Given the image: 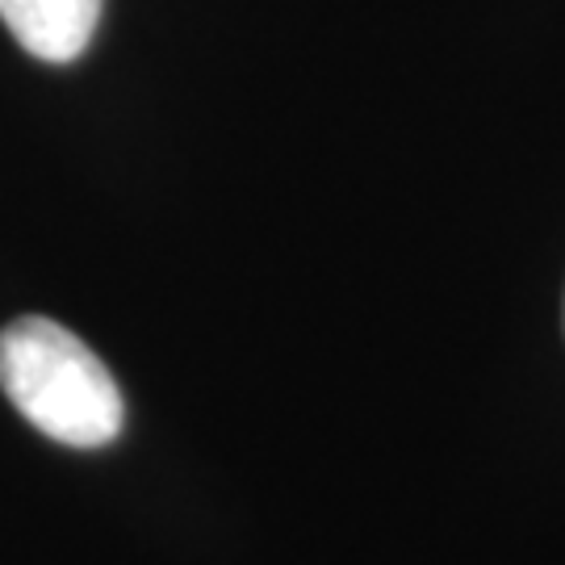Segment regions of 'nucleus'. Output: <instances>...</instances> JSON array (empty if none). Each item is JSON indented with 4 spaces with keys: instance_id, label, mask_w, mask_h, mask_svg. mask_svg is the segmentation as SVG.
Listing matches in <instances>:
<instances>
[{
    "instance_id": "1",
    "label": "nucleus",
    "mask_w": 565,
    "mask_h": 565,
    "mask_svg": "<svg viewBox=\"0 0 565 565\" xmlns=\"http://www.w3.org/2000/svg\"><path fill=\"white\" fill-rule=\"evenodd\" d=\"M0 390L21 419L67 448H105L121 431V394L102 356L67 327L25 315L0 331Z\"/></svg>"
},
{
    "instance_id": "2",
    "label": "nucleus",
    "mask_w": 565,
    "mask_h": 565,
    "mask_svg": "<svg viewBox=\"0 0 565 565\" xmlns=\"http://www.w3.org/2000/svg\"><path fill=\"white\" fill-rule=\"evenodd\" d=\"M105 0H0L9 34L46 63H72L97 34Z\"/></svg>"
}]
</instances>
